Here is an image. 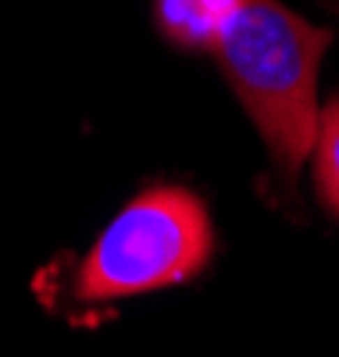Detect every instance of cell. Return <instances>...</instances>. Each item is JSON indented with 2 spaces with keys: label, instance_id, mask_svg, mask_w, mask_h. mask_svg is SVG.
<instances>
[{
  "label": "cell",
  "instance_id": "7a4b0ae2",
  "mask_svg": "<svg viewBox=\"0 0 339 357\" xmlns=\"http://www.w3.org/2000/svg\"><path fill=\"white\" fill-rule=\"evenodd\" d=\"M204 204L179 186H153L121 211L79 268V296L114 301L197 275L211 257Z\"/></svg>",
  "mask_w": 339,
  "mask_h": 357
},
{
  "label": "cell",
  "instance_id": "6da1fadb",
  "mask_svg": "<svg viewBox=\"0 0 339 357\" xmlns=\"http://www.w3.org/2000/svg\"><path fill=\"white\" fill-rule=\"evenodd\" d=\"M329 40V29L307 25L279 0H239L214 43L225 79L289 183L315 146L318 65Z\"/></svg>",
  "mask_w": 339,
  "mask_h": 357
},
{
  "label": "cell",
  "instance_id": "3957f363",
  "mask_svg": "<svg viewBox=\"0 0 339 357\" xmlns=\"http://www.w3.org/2000/svg\"><path fill=\"white\" fill-rule=\"evenodd\" d=\"M239 0H158V25L161 33L179 43V47H193V50H214L225 22L232 18Z\"/></svg>",
  "mask_w": 339,
  "mask_h": 357
},
{
  "label": "cell",
  "instance_id": "277c9868",
  "mask_svg": "<svg viewBox=\"0 0 339 357\" xmlns=\"http://www.w3.org/2000/svg\"><path fill=\"white\" fill-rule=\"evenodd\" d=\"M315 178L318 193L329 204V211L339 218V100H332L318 114V132H315Z\"/></svg>",
  "mask_w": 339,
  "mask_h": 357
}]
</instances>
